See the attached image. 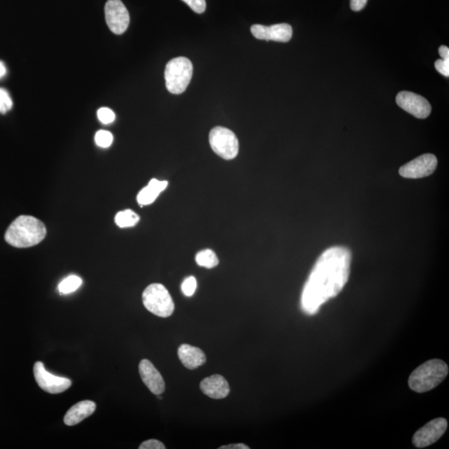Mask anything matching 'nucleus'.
Listing matches in <instances>:
<instances>
[{
  "label": "nucleus",
  "mask_w": 449,
  "mask_h": 449,
  "mask_svg": "<svg viewBox=\"0 0 449 449\" xmlns=\"http://www.w3.org/2000/svg\"><path fill=\"white\" fill-rule=\"evenodd\" d=\"M351 264L349 249L334 247L326 250L316 261L302 295L304 313H317L322 304L335 298L348 282Z\"/></svg>",
  "instance_id": "nucleus-1"
},
{
  "label": "nucleus",
  "mask_w": 449,
  "mask_h": 449,
  "mask_svg": "<svg viewBox=\"0 0 449 449\" xmlns=\"http://www.w3.org/2000/svg\"><path fill=\"white\" fill-rule=\"evenodd\" d=\"M46 235V226L40 220L31 216H21L7 229L5 239L12 247L28 248L40 244Z\"/></svg>",
  "instance_id": "nucleus-2"
},
{
  "label": "nucleus",
  "mask_w": 449,
  "mask_h": 449,
  "mask_svg": "<svg viewBox=\"0 0 449 449\" xmlns=\"http://www.w3.org/2000/svg\"><path fill=\"white\" fill-rule=\"evenodd\" d=\"M448 374L446 363L431 359L417 367L409 378V388L417 393L430 391L442 383Z\"/></svg>",
  "instance_id": "nucleus-3"
},
{
  "label": "nucleus",
  "mask_w": 449,
  "mask_h": 449,
  "mask_svg": "<svg viewBox=\"0 0 449 449\" xmlns=\"http://www.w3.org/2000/svg\"><path fill=\"white\" fill-rule=\"evenodd\" d=\"M193 66L185 57H178L169 62L165 69L167 90L173 95L184 93L193 77Z\"/></svg>",
  "instance_id": "nucleus-4"
},
{
  "label": "nucleus",
  "mask_w": 449,
  "mask_h": 449,
  "mask_svg": "<svg viewBox=\"0 0 449 449\" xmlns=\"http://www.w3.org/2000/svg\"><path fill=\"white\" fill-rule=\"evenodd\" d=\"M143 302L148 311L162 318L169 317L175 310L173 298L162 284L148 286L143 293Z\"/></svg>",
  "instance_id": "nucleus-5"
},
{
  "label": "nucleus",
  "mask_w": 449,
  "mask_h": 449,
  "mask_svg": "<svg viewBox=\"0 0 449 449\" xmlns=\"http://www.w3.org/2000/svg\"><path fill=\"white\" fill-rule=\"evenodd\" d=\"M209 142L215 154L223 159H234L239 152V141L236 134L228 128H214L210 132Z\"/></svg>",
  "instance_id": "nucleus-6"
},
{
  "label": "nucleus",
  "mask_w": 449,
  "mask_h": 449,
  "mask_svg": "<svg viewBox=\"0 0 449 449\" xmlns=\"http://www.w3.org/2000/svg\"><path fill=\"white\" fill-rule=\"evenodd\" d=\"M34 374L38 386L47 393H61L72 385V381L69 378L53 376L47 371L42 362L35 363Z\"/></svg>",
  "instance_id": "nucleus-7"
},
{
  "label": "nucleus",
  "mask_w": 449,
  "mask_h": 449,
  "mask_svg": "<svg viewBox=\"0 0 449 449\" xmlns=\"http://www.w3.org/2000/svg\"><path fill=\"white\" fill-rule=\"evenodd\" d=\"M105 18L108 28L115 34H123L130 26V13L121 0H108L105 5Z\"/></svg>",
  "instance_id": "nucleus-8"
},
{
  "label": "nucleus",
  "mask_w": 449,
  "mask_h": 449,
  "mask_svg": "<svg viewBox=\"0 0 449 449\" xmlns=\"http://www.w3.org/2000/svg\"><path fill=\"white\" fill-rule=\"evenodd\" d=\"M447 428L448 422L444 417L433 420L415 433L413 444L419 448L430 446L444 435Z\"/></svg>",
  "instance_id": "nucleus-9"
},
{
  "label": "nucleus",
  "mask_w": 449,
  "mask_h": 449,
  "mask_svg": "<svg viewBox=\"0 0 449 449\" xmlns=\"http://www.w3.org/2000/svg\"><path fill=\"white\" fill-rule=\"evenodd\" d=\"M396 103L404 111L417 119H426L431 113L432 108L428 101L415 93L400 92L396 97Z\"/></svg>",
  "instance_id": "nucleus-10"
},
{
  "label": "nucleus",
  "mask_w": 449,
  "mask_h": 449,
  "mask_svg": "<svg viewBox=\"0 0 449 449\" xmlns=\"http://www.w3.org/2000/svg\"><path fill=\"white\" fill-rule=\"evenodd\" d=\"M438 160L435 155L424 154L401 167L400 174L405 178L417 179L435 173Z\"/></svg>",
  "instance_id": "nucleus-11"
},
{
  "label": "nucleus",
  "mask_w": 449,
  "mask_h": 449,
  "mask_svg": "<svg viewBox=\"0 0 449 449\" xmlns=\"http://www.w3.org/2000/svg\"><path fill=\"white\" fill-rule=\"evenodd\" d=\"M252 34L257 40L287 43L291 40L293 29L288 23H278L271 26L254 25Z\"/></svg>",
  "instance_id": "nucleus-12"
},
{
  "label": "nucleus",
  "mask_w": 449,
  "mask_h": 449,
  "mask_svg": "<svg viewBox=\"0 0 449 449\" xmlns=\"http://www.w3.org/2000/svg\"><path fill=\"white\" fill-rule=\"evenodd\" d=\"M139 373L144 384L152 393L160 396L165 391V382L161 374L149 361L143 359L140 362Z\"/></svg>",
  "instance_id": "nucleus-13"
},
{
  "label": "nucleus",
  "mask_w": 449,
  "mask_h": 449,
  "mask_svg": "<svg viewBox=\"0 0 449 449\" xmlns=\"http://www.w3.org/2000/svg\"><path fill=\"white\" fill-rule=\"evenodd\" d=\"M200 389L203 393L214 400L225 399L230 393L228 382L219 374L204 378L201 382Z\"/></svg>",
  "instance_id": "nucleus-14"
},
{
  "label": "nucleus",
  "mask_w": 449,
  "mask_h": 449,
  "mask_svg": "<svg viewBox=\"0 0 449 449\" xmlns=\"http://www.w3.org/2000/svg\"><path fill=\"white\" fill-rule=\"evenodd\" d=\"M97 405L95 402L84 400L73 405L64 416V424L68 426H74L81 423L95 413Z\"/></svg>",
  "instance_id": "nucleus-15"
},
{
  "label": "nucleus",
  "mask_w": 449,
  "mask_h": 449,
  "mask_svg": "<svg viewBox=\"0 0 449 449\" xmlns=\"http://www.w3.org/2000/svg\"><path fill=\"white\" fill-rule=\"evenodd\" d=\"M178 354L182 365L189 369H197L206 361L205 353L202 350L189 345L180 346Z\"/></svg>",
  "instance_id": "nucleus-16"
},
{
  "label": "nucleus",
  "mask_w": 449,
  "mask_h": 449,
  "mask_svg": "<svg viewBox=\"0 0 449 449\" xmlns=\"http://www.w3.org/2000/svg\"><path fill=\"white\" fill-rule=\"evenodd\" d=\"M169 182L167 181H158L157 179H151L148 185L140 191L136 197V200L141 206L150 205L158 198L159 194L167 189Z\"/></svg>",
  "instance_id": "nucleus-17"
},
{
  "label": "nucleus",
  "mask_w": 449,
  "mask_h": 449,
  "mask_svg": "<svg viewBox=\"0 0 449 449\" xmlns=\"http://www.w3.org/2000/svg\"><path fill=\"white\" fill-rule=\"evenodd\" d=\"M140 217L132 210H125L116 215L115 223L120 228H132L138 224Z\"/></svg>",
  "instance_id": "nucleus-18"
},
{
  "label": "nucleus",
  "mask_w": 449,
  "mask_h": 449,
  "mask_svg": "<svg viewBox=\"0 0 449 449\" xmlns=\"http://www.w3.org/2000/svg\"><path fill=\"white\" fill-rule=\"evenodd\" d=\"M196 261L200 267L208 269L216 267L219 264V260L216 254L209 249L198 252L196 256Z\"/></svg>",
  "instance_id": "nucleus-19"
},
{
  "label": "nucleus",
  "mask_w": 449,
  "mask_h": 449,
  "mask_svg": "<svg viewBox=\"0 0 449 449\" xmlns=\"http://www.w3.org/2000/svg\"><path fill=\"white\" fill-rule=\"evenodd\" d=\"M82 284H83V280L80 277L74 275L70 276L58 284V291L61 294H70V293L76 291L82 286Z\"/></svg>",
  "instance_id": "nucleus-20"
},
{
  "label": "nucleus",
  "mask_w": 449,
  "mask_h": 449,
  "mask_svg": "<svg viewBox=\"0 0 449 449\" xmlns=\"http://www.w3.org/2000/svg\"><path fill=\"white\" fill-rule=\"evenodd\" d=\"M113 136L110 132L100 130L95 135V143L100 147L107 148L112 145Z\"/></svg>",
  "instance_id": "nucleus-21"
},
{
  "label": "nucleus",
  "mask_w": 449,
  "mask_h": 449,
  "mask_svg": "<svg viewBox=\"0 0 449 449\" xmlns=\"http://www.w3.org/2000/svg\"><path fill=\"white\" fill-rule=\"evenodd\" d=\"M12 107H13V101L9 93L5 89L0 88V113L5 114L7 112L11 110Z\"/></svg>",
  "instance_id": "nucleus-22"
},
{
  "label": "nucleus",
  "mask_w": 449,
  "mask_h": 449,
  "mask_svg": "<svg viewBox=\"0 0 449 449\" xmlns=\"http://www.w3.org/2000/svg\"><path fill=\"white\" fill-rule=\"evenodd\" d=\"M197 280L193 276H190L186 278L182 284V291L183 294L186 296H193L195 291L197 290Z\"/></svg>",
  "instance_id": "nucleus-23"
},
{
  "label": "nucleus",
  "mask_w": 449,
  "mask_h": 449,
  "mask_svg": "<svg viewBox=\"0 0 449 449\" xmlns=\"http://www.w3.org/2000/svg\"><path fill=\"white\" fill-rule=\"evenodd\" d=\"M115 113L110 108H101L97 111V119H99L101 123H112L115 120Z\"/></svg>",
  "instance_id": "nucleus-24"
},
{
  "label": "nucleus",
  "mask_w": 449,
  "mask_h": 449,
  "mask_svg": "<svg viewBox=\"0 0 449 449\" xmlns=\"http://www.w3.org/2000/svg\"><path fill=\"white\" fill-rule=\"evenodd\" d=\"M182 1L197 14H202L206 11V0H182Z\"/></svg>",
  "instance_id": "nucleus-25"
},
{
  "label": "nucleus",
  "mask_w": 449,
  "mask_h": 449,
  "mask_svg": "<svg viewBox=\"0 0 449 449\" xmlns=\"http://www.w3.org/2000/svg\"><path fill=\"white\" fill-rule=\"evenodd\" d=\"M165 445L157 439H149L140 445L139 449H165Z\"/></svg>",
  "instance_id": "nucleus-26"
},
{
  "label": "nucleus",
  "mask_w": 449,
  "mask_h": 449,
  "mask_svg": "<svg viewBox=\"0 0 449 449\" xmlns=\"http://www.w3.org/2000/svg\"><path fill=\"white\" fill-rule=\"evenodd\" d=\"M435 69L437 71L442 74L444 77L449 76V60H439L435 62Z\"/></svg>",
  "instance_id": "nucleus-27"
},
{
  "label": "nucleus",
  "mask_w": 449,
  "mask_h": 449,
  "mask_svg": "<svg viewBox=\"0 0 449 449\" xmlns=\"http://www.w3.org/2000/svg\"><path fill=\"white\" fill-rule=\"evenodd\" d=\"M368 0H350V7L354 11H361L367 5Z\"/></svg>",
  "instance_id": "nucleus-28"
},
{
  "label": "nucleus",
  "mask_w": 449,
  "mask_h": 449,
  "mask_svg": "<svg viewBox=\"0 0 449 449\" xmlns=\"http://www.w3.org/2000/svg\"><path fill=\"white\" fill-rule=\"evenodd\" d=\"M249 448H250L247 446V445L243 444L224 445V446L220 447V449H249Z\"/></svg>",
  "instance_id": "nucleus-29"
},
{
  "label": "nucleus",
  "mask_w": 449,
  "mask_h": 449,
  "mask_svg": "<svg viewBox=\"0 0 449 449\" xmlns=\"http://www.w3.org/2000/svg\"><path fill=\"white\" fill-rule=\"evenodd\" d=\"M439 53L440 56L443 58V60H449V49L447 46H441L439 49Z\"/></svg>",
  "instance_id": "nucleus-30"
},
{
  "label": "nucleus",
  "mask_w": 449,
  "mask_h": 449,
  "mask_svg": "<svg viewBox=\"0 0 449 449\" xmlns=\"http://www.w3.org/2000/svg\"><path fill=\"white\" fill-rule=\"evenodd\" d=\"M7 73V69L5 64L3 62L0 61V79H2L3 77L5 76Z\"/></svg>",
  "instance_id": "nucleus-31"
}]
</instances>
